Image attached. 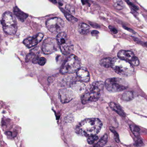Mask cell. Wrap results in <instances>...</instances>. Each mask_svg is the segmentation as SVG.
Here are the masks:
<instances>
[{"label": "cell", "instance_id": "35", "mask_svg": "<svg viewBox=\"0 0 147 147\" xmlns=\"http://www.w3.org/2000/svg\"><path fill=\"white\" fill-rule=\"evenodd\" d=\"M99 34V32L97 31L94 30L92 32V34L93 36H96Z\"/></svg>", "mask_w": 147, "mask_h": 147}, {"label": "cell", "instance_id": "19", "mask_svg": "<svg viewBox=\"0 0 147 147\" xmlns=\"http://www.w3.org/2000/svg\"><path fill=\"white\" fill-rule=\"evenodd\" d=\"M111 59L110 57H107V58H103L100 60V63L101 66L109 68L111 67L112 62Z\"/></svg>", "mask_w": 147, "mask_h": 147}, {"label": "cell", "instance_id": "7", "mask_svg": "<svg viewBox=\"0 0 147 147\" xmlns=\"http://www.w3.org/2000/svg\"><path fill=\"white\" fill-rule=\"evenodd\" d=\"M46 25L48 30L51 32L57 33L63 29L64 26V22L60 18H52L46 22Z\"/></svg>", "mask_w": 147, "mask_h": 147}, {"label": "cell", "instance_id": "6", "mask_svg": "<svg viewBox=\"0 0 147 147\" xmlns=\"http://www.w3.org/2000/svg\"><path fill=\"white\" fill-rule=\"evenodd\" d=\"M56 40L58 46L63 55H69L74 50V45L65 32L59 33L57 36Z\"/></svg>", "mask_w": 147, "mask_h": 147}, {"label": "cell", "instance_id": "11", "mask_svg": "<svg viewBox=\"0 0 147 147\" xmlns=\"http://www.w3.org/2000/svg\"><path fill=\"white\" fill-rule=\"evenodd\" d=\"M44 35L41 33H38L36 36L29 37L24 40V44L29 48L34 47L37 45L38 42H40L43 38Z\"/></svg>", "mask_w": 147, "mask_h": 147}, {"label": "cell", "instance_id": "1", "mask_svg": "<svg viewBox=\"0 0 147 147\" xmlns=\"http://www.w3.org/2000/svg\"><path fill=\"white\" fill-rule=\"evenodd\" d=\"M102 123L98 119H87L81 121L76 128L78 135L84 136H96L101 130Z\"/></svg>", "mask_w": 147, "mask_h": 147}, {"label": "cell", "instance_id": "29", "mask_svg": "<svg viewBox=\"0 0 147 147\" xmlns=\"http://www.w3.org/2000/svg\"><path fill=\"white\" fill-rule=\"evenodd\" d=\"M111 131L112 132H113V134H114L115 140H116L117 142H119V138L117 132H116L115 131H114V130L111 129Z\"/></svg>", "mask_w": 147, "mask_h": 147}, {"label": "cell", "instance_id": "22", "mask_svg": "<svg viewBox=\"0 0 147 147\" xmlns=\"http://www.w3.org/2000/svg\"><path fill=\"white\" fill-rule=\"evenodd\" d=\"M113 6L117 10H122L123 8V3L122 1H119V0L113 1Z\"/></svg>", "mask_w": 147, "mask_h": 147}, {"label": "cell", "instance_id": "4", "mask_svg": "<svg viewBox=\"0 0 147 147\" xmlns=\"http://www.w3.org/2000/svg\"><path fill=\"white\" fill-rule=\"evenodd\" d=\"M81 61L76 56L71 55L69 56L61 68L62 74H74L80 68Z\"/></svg>", "mask_w": 147, "mask_h": 147}, {"label": "cell", "instance_id": "23", "mask_svg": "<svg viewBox=\"0 0 147 147\" xmlns=\"http://www.w3.org/2000/svg\"><path fill=\"white\" fill-rule=\"evenodd\" d=\"M131 130L132 131L133 134L135 135L136 137H138V136L140 135V129L136 125H131L130 126Z\"/></svg>", "mask_w": 147, "mask_h": 147}, {"label": "cell", "instance_id": "8", "mask_svg": "<svg viewBox=\"0 0 147 147\" xmlns=\"http://www.w3.org/2000/svg\"><path fill=\"white\" fill-rule=\"evenodd\" d=\"M58 48L56 39L49 38L44 41L42 45V50L45 54L48 55L56 51Z\"/></svg>", "mask_w": 147, "mask_h": 147}, {"label": "cell", "instance_id": "30", "mask_svg": "<svg viewBox=\"0 0 147 147\" xmlns=\"http://www.w3.org/2000/svg\"><path fill=\"white\" fill-rule=\"evenodd\" d=\"M34 54L33 53H30V54H29L27 55V57L26 58V62H28L30 61L32 58L33 56H34Z\"/></svg>", "mask_w": 147, "mask_h": 147}, {"label": "cell", "instance_id": "33", "mask_svg": "<svg viewBox=\"0 0 147 147\" xmlns=\"http://www.w3.org/2000/svg\"><path fill=\"white\" fill-rule=\"evenodd\" d=\"M90 25H91V26H92L94 28H99L100 26L99 25H98L97 24H94V23H90Z\"/></svg>", "mask_w": 147, "mask_h": 147}, {"label": "cell", "instance_id": "2", "mask_svg": "<svg viewBox=\"0 0 147 147\" xmlns=\"http://www.w3.org/2000/svg\"><path fill=\"white\" fill-rule=\"evenodd\" d=\"M111 67L117 74L124 76H130L133 74L134 71L130 63L119 58L112 59Z\"/></svg>", "mask_w": 147, "mask_h": 147}, {"label": "cell", "instance_id": "3", "mask_svg": "<svg viewBox=\"0 0 147 147\" xmlns=\"http://www.w3.org/2000/svg\"><path fill=\"white\" fill-rule=\"evenodd\" d=\"M3 30L6 34L13 35L18 30V23L14 15L9 11L4 13L1 19Z\"/></svg>", "mask_w": 147, "mask_h": 147}, {"label": "cell", "instance_id": "28", "mask_svg": "<svg viewBox=\"0 0 147 147\" xmlns=\"http://www.w3.org/2000/svg\"><path fill=\"white\" fill-rule=\"evenodd\" d=\"M46 62V58L44 57L39 58L38 60V63L40 66H44Z\"/></svg>", "mask_w": 147, "mask_h": 147}, {"label": "cell", "instance_id": "18", "mask_svg": "<svg viewBox=\"0 0 147 147\" xmlns=\"http://www.w3.org/2000/svg\"><path fill=\"white\" fill-rule=\"evenodd\" d=\"M90 28L86 24H82L79 26L78 31L82 35H86L90 32Z\"/></svg>", "mask_w": 147, "mask_h": 147}, {"label": "cell", "instance_id": "32", "mask_svg": "<svg viewBox=\"0 0 147 147\" xmlns=\"http://www.w3.org/2000/svg\"><path fill=\"white\" fill-rule=\"evenodd\" d=\"M127 2H128V4H129V5H130L132 7V8H133V9H135V10H138V8L137 7H136V6H135V5H134V4H132V3H131V2L129 1H127Z\"/></svg>", "mask_w": 147, "mask_h": 147}, {"label": "cell", "instance_id": "5", "mask_svg": "<svg viewBox=\"0 0 147 147\" xmlns=\"http://www.w3.org/2000/svg\"><path fill=\"white\" fill-rule=\"evenodd\" d=\"M105 86L108 91L113 92H122L128 87L127 82L123 79L119 78L108 79L105 82Z\"/></svg>", "mask_w": 147, "mask_h": 147}, {"label": "cell", "instance_id": "17", "mask_svg": "<svg viewBox=\"0 0 147 147\" xmlns=\"http://www.w3.org/2000/svg\"><path fill=\"white\" fill-rule=\"evenodd\" d=\"M110 107L111 108L112 110H113L114 111L116 112L119 115L122 117H125V114L124 112L123 111L122 108L119 105H117L114 102H111L109 104Z\"/></svg>", "mask_w": 147, "mask_h": 147}, {"label": "cell", "instance_id": "31", "mask_svg": "<svg viewBox=\"0 0 147 147\" xmlns=\"http://www.w3.org/2000/svg\"><path fill=\"white\" fill-rule=\"evenodd\" d=\"M109 29H110V30L111 31V32L112 33H113V34H116L117 33V31L116 29H115V28H113V27H112L111 26H109Z\"/></svg>", "mask_w": 147, "mask_h": 147}, {"label": "cell", "instance_id": "27", "mask_svg": "<svg viewBox=\"0 0 147 147\" xmlns=\"http://www.w3.org/2000/svg\"><path fill=\"white\" fill-rule=\"evenodd\" d=\"M66 9L67 11V13H70V14H73L74 13L75 11L74 7H71V6L67 5L66 6Z\"/></svg>", "mask_w": 147, "mask_h": 147}, {"label": "cell", "instance_id": "24", "mask_svg": "<svg viewBox=\"0 0 147 147\" xmlns=\"http://www.w3.org/2000/svg\"><path fill=\"white\" fill-rule=\"evenodd\" d=\"M64 13L67 19L71 23H75L78 21L77 18H74V16H72L71 14H69V13H67L66 12H64Z\"/></svg>", "mask_w": 147, "mask_h": 147}, {"label": "cell", "instance_id": "13", "mask_svg": "<svg viewBox=\"0 0 147 147\" xmlns=\"http://www.w3.org/2000/svg\"><path fill=\"white\" fill-rule=\"evenodd\" d=\"M76 75L80 80L83 82H87L90 80L89 72L86 69H80L76 72Z\"/></svg>", "mask_w": 147, "mask_h": 147}, {"label": "cell", "instance_id": "20", "mask_svg": "<svg viewBox=\"0 0 147 147\" xmlns=\"http://www.w3.org/2000/svg\"><path fill=\"white\" fill-rule=\"evenodd\" d=\"M108 140V136L107 134L104 135L103 137L100 140V141L97 143L96 145H94V147H103L106 144Z\"/></svg>", "mask_w": 147, "mask_h": 147}, {"label": "cell", "instance_id": "12", "mask_svg": "<svg viewBox=\"0 0 147 147\" xmlns=\"http://www.w3.org/2000/svg\"><path fill=\"white\" fill-rule=\"evenodd\" d=\"M118 57L119 59L126 61L129 63L134 56L132 52L129 51L121 50L119 51L117 54Z\"/></svg>", "mask_w": 147, "mask_h": 147}, {"label": "cell", "instance_id": "9", "mask_svg": "<svg viewBox=\"0 0 147 147\" xmlns=\"http://www.w3.org/2000/svg\"><path fill=\"white\" fill-rule=\"evenodd\" d=\"M59 98L60 100L63 104L68 103L74 98V94L70 89L63 88L59 91Z\"/></svg>", "mask_w": 147, "mask_h": 147}, {"label": "cell", "instance_id": "26", "mask_svg": "<svg viewBox=\"0 0 147 147\" xmlns=\"http://www.w3.org/2000/svg\"><path fill=\"white\" fill-rule=\"evenodd\" d=\"M129 63L131 64V65H133V66H137L139 65V61L138 60V57H136L134 56L133 58L131 59Z\"/></svg>", "mask_w": 147, "mask_h": 147}, {"label": "cell", "instance_id": "34", "mask_svg": "<svg viewBox=\"0 0 147 147\" xmlns=\"http://www.w3.org/2000/svg\"><path fill=\"white\" fill-rule=\"evenodd\" d=\"M39 57H35L33 58L32 62H33V63H38V60H39Z\"/></svg>", "mask_w": 147, "mask_h": 147}, {"label": "cell", "instance_id": "10", "mask_svg": "<svg viewBox=\"0 0 147 147\" xmlns=\"http://www.w3.org/2000/svg\"><path fill=\"white\" fill-rule=\"evenodd\" d=\"M100 97V93L90 91L84 94L82 96L81 101L83 104L97 101Z\"/></svg>", "mask_w": 147, "mask_h": 147}, {"label": "cell", "instance_id": "21", "mask_svg": "<svg viewBox=\"0 0 147 147\" xmlns=\"http://www.w3.org/2000/svg\"><path fill=\"white\" fill-rule=\"evenodd\" d=\"M133 98V93L131 92H125L122 96V99L125 101H129L131 100Z\"/></svg>", "mask_w": 147, "mask_h": 147}, {"label": "cell", "instance_id": "16", "mask_svg": "<svg viewBox=\"0 0 147 147\" xmlns=\"http://www.w3.org/2000/svg\"><path fill=\"white\" fill-rule=\"evenodd\" d=\"M13 13H14V15L19 19V20L23 22L25 21V20L28 17V14L21 11L17 7H15L13 8Z\"/></svg>", "mask_w": 147, "mask_h": 147}, {"label": "cell", "instance_id": "25", "mask_svg": "<svg viewBox=\"0 0 147 147\" xmlns=\"http://www.w3.org/2000/svg\"><path fill=\"white\" fill-rule=\"evenodd\" d=\"M98 138L96 136L89 137L87 139L88 143L90 144H92L95 141L98 140Z\"/></svg>", "mask_w": 147, "mask_h": 147}, {"label": "cell", "instance_id": "36", "mask_svg": "<svg viewBox=\"0 0 147 147\" xmlns=\"http://www.w3.org/2000/svg\"></svg>", "mask_w": 147, "mask_h": 147}, {"label": "cell", "instance_id": "14", "mask_svg": "<svg viewBox=\"0 0 147 147\" xmlns=\"http://www.w3.org/2000/svg\"><path fill=\"white\" fill-rule=\"evenodd\" d=\"M72 89L77 92L82 93L84 92L86 89V86L84 83L80 82H74L71 84Z\"/></svg>", "mask_w": 147, "mask_h": 147}, {"label": "cell", "instance_id": "15", "mask_svg": "<svg viewBox=\"0 0 147 147\" xmlns=\"http://www.w3.org/2000/svg\"><path fill=\"white\" fill-rule=\"evenodd\" d=\"M104 84L103 82L97 81L93 82L90 91L100 93L104 88Z\"/></svg>", "mask_w": 147, "mask_h": 147}]
</instances>
